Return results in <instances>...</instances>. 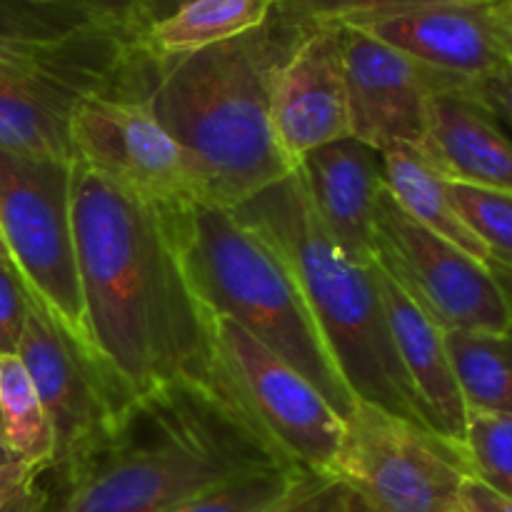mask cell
I'll return each instance as SVG.
<instances>
[{
	"label": "cell",
	"mask_w": 512,
	"mask_h": 512,
	"mask_svg": "<svg viewBox=\"0 0 512 512\" xmlns=\"http://www.w3.org/2000/svg\"><path fill=\"white\" fill-rule=\"evenodd\" d=\"M463 455L468 473L512 500V418L468 410Z\"/></svg>",
	"instance_id": "cell-25"
},
{
	"label": "cell",
	"mask_w": 512,
	"mask_h": 512,
	"mask_svg": "<svg viewBox=\"0 0 512 512\" xmlns=\"http://www.w3.org/2000/svg\"><path fill=\"white\" fill-rule=\"evenodd\" d=\"M15 355L23 360L53 428V465L103 433L135 398L100 355L70 333L33 293Z\"/></svg>",
	"instance_id": "cell-12"
},
{
	"label": "cell",
	"mask_w": 512,
	"mask_h": 512,
	"mask_svg": "<svg viewBox=\"0 0 512 512\" xmlns=\"http://www.w3.org/2000/svg\"><path fill=\"white\" fill-rule=\"evenodd\" d=\"M30 293L15 265H0V355L18 353L28 320Z\"/></svg>",
	"instance_id": "cell-27"
},
{
	"label": "cell",
	"mask_w": 512,
	"mask_h": 512,
	"mask_svg": "<svg viewBox=\"0 0 512 512\" xmlns=\"http://www.w3.org/2000/svg\"><path fill=\"white\" fill-rule=\"evenodd\" d=\"M230 213L285 260L350 395L433 430L395 350L378 265L353 263L340 253L320 225L298 170Z\"/></svg>",
	"instance_id": "cell-4"
},
{
	"label": "cell",
	"mask_w": 512,
	"mask_h": 512,
	"mask_svg": "<svg viewBox=\"0 0 512 512\" xmlns=\"http://www.w3.org/2000/svg\"><path fill=\"white\" fill-rule=\"evenodd\" d=\"M105 25L123 30L130 35H143L150 28L143 0H78Z\"/></svg>",
	"instance_id": "cell-29"
},
{
	"label": "cell",
	"mask_w": 512,
	"mask_h": 512,
	"mask_svg": "<svg viewBox=\"0 0 512 512\" xmlns=\"http://www.w3.org/2000/svg\"><path fill=\"white\" fill-rule=\"evenodd\" d=\"M40 473L43 470L30 465L28 460H23L20 455H15L13 450H8L0 443V512L10 508L15 500L23 498L33 488Z\"/></svg>",
	"instance_id": "cell-30"
},
{
	"label": "cell",
	"mask_w": 512,
	"mask_h": 512,
	"mask_svg": "<svg viewBox=\"0 0 512 512\" xmlns=\"http://www.w3.org/2000/svg\"><path fill=\"white\" fill-rule=\"evenodd\" d=\"M310 23L280 0L260 28L198 53L153 58L140 45L128 90L183 148L200 200L235 208L295 170L275 140L273 85Z\"/></svg>",
	"instance_id": "cell-3"
},
{
	"label": "cell",
	"mask_w": 512,
	"mask_h": 512,
	"mask_svg": "<svg viewBox=\"0 0 512 512\" xmlns=\"http://www.w3.org/2000/svg\"><path fill=\"white\" fill-rule=\"evenodd\" d=\"M73 233L90 343L133 395L208 380V335L165 208L73 163Z\"/></svg>",
	"instance_id": "cell-1"
},
{
	"label": "cell",
	"mask_w": 512,
	"mask_h": 512,
	"mask_svg": "<svg viewBox=\"0 0 512 512\" xmlns=\"http://www.w3.org/2000/svg\"><path fill=\"white\" fill-rule=\"evenodd\" d=\"M463 510L465 512H512V500L495 493L478 478L468 475L463 483Z\"/></svg>",
	"instance_id": "cell-32"
},
{
	"label": "cell",
	"mask_w": 512,
	"mask_h": 512,
	"mask_svg": "<svg viewBox=\"0 0 512 512\" xmlns=\"http://www.w3.org/2000/svg\"><path fill=\"white\" fill-rule=\"evenodd\" d=\"M280 0H190L140 35L153 58L198 53L260 28Z\"/></svg>",
	"instance_id": "cell-21"
},
{
	"label": "cell",
	"mask_w": 512,
	"mask_h": 512,
	"mask_svg": "<svg viewBox=\"0 0 512 512\" xmlns=\"http://www.w3.org/2000/svg\"><path fill=\"white\" fill-rule=\"evenodd\" d=\"M275 468L295 465L208 380L178 378L135 395L3 512H165L225 480Z\"/></svg>",
	"instance_id": "cell-2"
},
{
	"label": "cell",
	"mask_w": 512,
	"mask_h": 512,
	"mask_svg": "<svg viewBox=\"0 0 512 512\" xmlns=\"http://www.w3.org/2000/svg\"><path fill=\"white\" fill-rule=\"evenodd\" d=\"M210 385L305 473L330 478L345 420L290 363L233 320L205 313Z\"/></svg>",
	"instance_id": "cell-6"
},
{
	"label": "cell",
	"mask_w": 512,
	"mask_h": 512,
	"mask_svg": "<svg viewBox=\"0 0 512 512\" xmlns=\"http://www.w3.org/2000/svg\"><path fill=\"white\" fill-rule=\"evenodd\" d=\"M450 195L465 225L488 248L490 260L512 268V193L450 180Z\"/></svg>",
	"instance_id": "cell-26"
},
{
	"label": "cell",
	"mask_w": 512,
	"mask_h": 512,
	"mask_svg": "<svg viewBox=\"0 0 512 512\" xmlns=\"http://www.w3.org/2000/svg\"><path fill=\"white\" fill-rule=\"evenodd\" d=\"M488 265H490V270H493L495 278H498L500 288H503L505 295H508V303H510V308H512V268H505V265L493 263V260H490Z\"/></svg>",
	"instance_id": "cell-35"
},
{
	"label": "cell",
	"mask_w": 512,
	"mask_h": 512,
	"mask_svg": "<svg viewBox=\"0 0 512 512\" xmlns=\"http://www.w3.org/2000/svg\"><path fill=\"white\" fill-rule=\"evenodd\" d=\"M338 25L350 103V135L383 153L390 145L420 148L430 100L473 88L475 80L430 68L363 30Z\"/></svg>",
	"instance_id": "cell-13"
},
{
	"label": "cell",
	"mask_w": 512,
	"mask_h": 512,
	"mask_svg": "<svg viewBox=\"0 0 512 512\" xmlns=\"http://www.w3.org/2000/svg\"><path fill=\"white\" fill-rule=\"evenodd\" d=\"M375 263L443 330L510 333L512 308L488 263L410 218L390 190L375 203Z\"/></svg>",
	"instance_id": "cell-9"
},
{
	"label": "cell",
	"mask_w": 512,
	"mask_h": 512,
	"mask_svg": "<svg viewBox=\"0 0 512 512\" xmlns=\"http://www.w3.org/2000/svg\"><path fill=\"white\" fill-rule=\"evenodd\" d=\"M323 23H340L383 40L390 48L445 73L480 80L510 63L488 5L398 3L355 10Z\"/></svg>",
	"instance_id": "cell-14"
},
{
	"label": "cell",
	"mask_w": 512,
	"mask_h": 512,
	"mask_svg": "<svg viewBox=\"0 0 512 512\" xmlns=\"http://www.w3.org/2000/svg\"><path fill=\"white\" fill-rule=\"evenodd\" d=\"M488 15L505 53L512 60V0H498V3L488 5Z\"/></svg>",
	"instance_id": "cell-33"
},
{
	"label": "cell",
	"mask_w": 512,
	"mask_h": 512,
	"mask_svg": "<svg viewBox=\"0 0 512 512\" xmlns=\"http://www.w3.org/2000/svg\"><path fill=\"white\" fill-rule=\"evenodd\" d=\"M140 38H120L63 63H0V150L73 163L70 123L80 100L123 90Z\"/></svg>",
	"instance_id": "cell-11"
},
{
	"label": "cell",
	"mask_w": 512,
	"mask_h": 512,
	"mask_svg": "<svg viewBox=\"0 0 512 512\" xmlns=\"http://www.w3.org/2000/svg\"><path fill=\"white\" fill-rule=\"evenodd\" d=\"M348 488L335 478L313 475L288 500L268 512H348Z\"/></svg>",
	"instance_id": "cell-28"
},
{
	"label": "cell",
	"mask_w": 512,
	"mask_h": 512,
	"mask_svg": "<svg viewBox=\"0 0 512 512\" xmlns=\"http://www.w3.org/2000/svg\"><path fill=\"white\" fill-rule=\"evenodd\" d=\"M70 140L73 163L88 165L145 203L175 208L200 200L183 148L130 90H105L80 100Z\"/></svg>",
	"instance_id": "cell-10"
},
{
	"label": "cell",
	"mask_w": 512,
	"mask_h": 512,
	"mask_svg": "<svg viewBox=\"0 0 512 512\" xmlns=\"http://www.w3.org/2000/svg\"><path fill=\"white\" fill-rule=\"evenodd\" d=\"M165 215L200 308L240 325L308 378L340 418H348L355 398L340 380L285 260L223 205L190 200L165 208Z\"/></svg>",
	"instance_id": "cell-5"
},
{
	"label": "cell",
	"mask_w": 512,
	"mask_h": 512,
	"mask_svg": "<svg viewBox=\"0 0 512 512\" xmlns=\"http://www.w3.org/2000/svg\"><path fill=\"white\" fill-rule=\"evenodd\" d=\"M273 130L293 165L350 135L343 45L335 23L313 20L280 65L273 85Z\"/></svg>",
	"instance_id": "cell-15"
},
{
	"label": "cell",
	"mask_w": 512,
	"mask_h": 512,
	"mask_svg": "<svg viewBox=\"0 0 512 512\" xmlns=\"http://www.w3.org/2000/svg\"><path fill=\"white\" fill-rule=\"evenodd\" d=\"M445 343L468 410L512 418V330H445Z\"/></svg>",
	"instance_id": "cell-22"
},
{
	"label": "cell",
	"mask_w": 512,
	"mask_h": 512,
	"mask_svg": "<svg viewBox=\"0 0 512 512\" xmlns=\"http://www.w3.org/2000/svg\"><path fill=\"white\" fill-rule=\"evenodd\" d=\"M313 473L298 468L258 470L213 485L165 512H268L288 500Z\"/></svg>",
	"instance_id": "cell-24"
},
{
	"label": "cell",
	"mask_w": 512,
	"mask_h": 512,
	"mask_svg": "<svg viewBox=\"0 0 512 512\" xmlns=\"http://www.w3.org/2000/svg\"><path fill=\"white\" fill-rule=\"evenodd\" d=\"M0 265H13L8 248H5V243H3V235H0Z\"/></svg>",
	"instance_id": "cell-36"
},
{
	"label": "cell",
	"mask_w": 512,
	"mask_h": 512,
	"mask_svg": "<svg viewBox=\"0 0 512 512\" xmlns=\"http://www.w3.org/2000/svg\"><path fill=\"white\" fill-rule=\"evenodd\" d=\"M143 3H145V13H148L150 25H153L158 23V20L173 15L175 10L183 8V5L190 3V0H143Z\"/></svg>",
	"instance_id": "cell-34"
},
{
	"label": "cell",
	"mask_w": 512,
	"mask_h": 512,
	"mask_svg": "<svg viewBox=\"0 0 512 512\" xmlns=\"http://www.w3.org/2000/svg\"><path fill=\"white\" fill-rule=\"evenodd\" d=\"M0 443L40 470L55 460L53 428L18 355H0Z\"/></svg>",
	"instance_id": "cell-23"
},
{
	"label": "cell",
	"mask_w": 512,
	"mask_h": 512,
	"mask_svg": "<svg viewBox=\"0 0 512 512\" xmlns=\"http://www.w3.org/2000/svg\"><path fill=\"white\" fill-rule=\"evenodd\" d=\"M138 38L105 25L78 0H0V63H63Z\"/></svg>",
	"instance_id": "cell-19"
},
{
	"label": "cell",
	"mask_w": 512,
	"mask_h": 512,
	"mask_svg": "<svg viewBox=\"0 0 512 512\" xmlns=\"http://www.w3.org/2000/svg\"><path fill=\"white\" fill-rule=\"evenodd\" d=\"M0 235L30 293L93 348L75 258L73 163L0 150Z\"/></svg>",
	"instance_id": "cell-8"
},
{
	"label": "cell",
	"mask_w": 512,
	"mask_h": 512,
	"mask_svg": "<svg viewBox=\"0 0 512 512\" xmlns=\"http://www.w3.org/2000/svg\"><path fill=\"white\" fill-rule=\"evenodd\" d=\"M380 158H383L385 188L410 218L458 245L480 263H490L488 248L475 238L455 208L450 180L418 148L390 145L380 153Z\"/></svg>",
	"instance_id": "cell-20"
},
{
	"label": "cell",
	"mask_w": 512,
	"mask_h": 512,
	"mask_svg": "<svg viewBox=\"0 0 512 512\" xmlns=\"http://www.w3.org/2000/svg\"><path fill=\"white\" fill-rule=\"evenodd\" d=\"M418 150L453 183L512 193V140L473 88L430 100L428 128Z\"/></svg>",
	"instance_id": "cell-18"
},
{
	"label": "cell",
	"mask_w": 512,
	"mask_h": 512,
	"mask_svg": "<svg viewBox=\"0 0 512 512\" xmlns=\"http://www.w3.org/2000/svg\"><path fill=\"white\" fill-rule=\"evenodd\" d=\"M305 195L340 253L353 263H375V203L383 190V158L348 135L315 148L295 165Z\"/></svg>",
	"instance_id": "cell-16"
},
{
	"label": "cell",
	"mask_w": 512,
	"mask_h": 512,
	"mask_svg": "<svg viewBox=\"0 0 512 512\" xmlns=\"http://www.w3.org/2000/svg\"><path fill=\"white\" fill-rule=\"evenodd\" d=\"M473 95L485 108H490L498 118H505L512 125V60L495 73L475 80Z\"/></svg>",
	"instance_id": "cell-31"
},
{
	"label": "cell",
	"mask_w": 512,
	"mask_h": 512,
	"mask_svg": "<svg viewBox=\"0 0 512 512\" xmlns=\"http://www.w3.org/2000/svg\"><path fill=\"white\" fill-rule=\"evenodd\" d=\"M378 283L395 350L428 413L430 425L440 438L463 450L468 405L455 380L445 330L420 305H415L380 265Z\"/></svg>",
	"instance_id": "cell-17"
},
{
	"label": "cell",
	"mask_w": 512,
	"mask_h": 512,
	"mask_svg": "<svg viewBox=\"0 0 512 512\" xmlns=\"http://www.w3.org/2000/svg\"><path fill=\"white\" fill-rule=\"evenodd\" d=\"M463 450L433 430L355 400L330 478L348 488V512H465Z\"/></svg>",
	"instance_id": "cell-7"
}]
</instances>
